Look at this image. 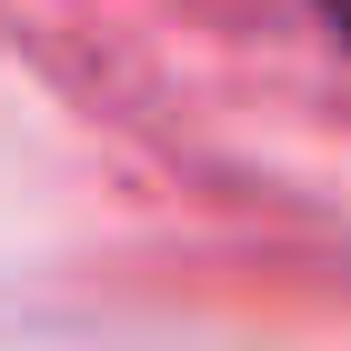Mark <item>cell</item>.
Returning <instances> with one entry per match:
<instances>
[{
	"mask_svg": "<svg viewBox=\"0 0 351 351\" xmlns=\"http://www.w3.org/2000/svg\"><path fill=\"white\" fill-rule=\"evenodd\" d=\"M322 21H331V30H341V40H351V0H322Z\"/></svg>",
	"mask_w": 351,
	"mask_h": 351,
	"instance_id": "6da1fadb",
	"label": "cell"
}]
</instances>
